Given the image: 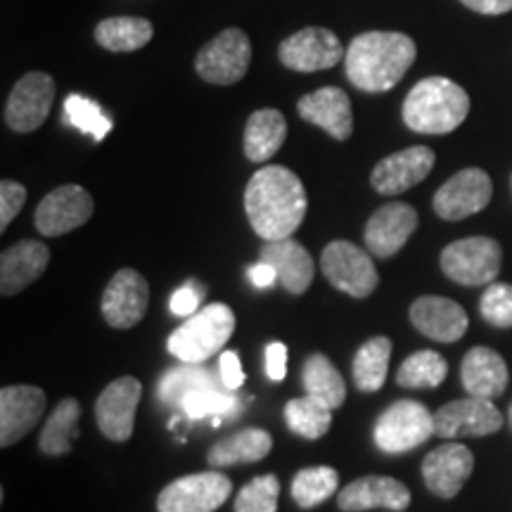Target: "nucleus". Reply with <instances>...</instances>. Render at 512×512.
I'll return each instance as SVG.
<instances>
[{
	"label": "nucleus",
	"instance_id": "f257e3e1",
	"mask_svg": "<svg viewBox=\"0 0 512 512\" xmlns=\"http://www.w3.org/2000/svg\"><path fill=\"white\" fill-rule=\"evenodd\" d=\"M306 207V190L302 178L287 166H264L249 178L245 188V211L249 226L261 240L275 242L292 238L302 226Z\"/></svg>",
	"mask_w": 512,
	"mask_h": 512
},
{
	"label": "nucleus",
	"instance_id": "f03ea898",
	"mask_svg": "<svg viewBox=\"0 0 512 512\" xmlns=\"http://www.w3.org/2000/svg\"><path fill=\"white\" fill-rule=\"evenodd\" d=\"M415 41L399 31H366L356 36L344 55L349 81L363 93L392 91L413 67Z\"/></svg>",
	"mask_w": 512,
	"mask_h": 512
},
{
	"label": "nucleus",
	"instance_id": "7ed1b4c3",
	"mask_svg": "<svg viewBox=\"0 0 512 512\" xmlns=\"http://www.w3.org/2000/svg\"><path fill=\"white\" fill-rule=\"evenodd\" d=\"M467 114H470V95L446 76L418 81L403 100V124L427 136H444L456 131Z\"/></svg>",
	"mask_w": 512,
	"mask_h": 512
},
{
	"label": "nucleus",
	"instance_id": "20e7f679",
	"mask_svg": "<svg viewBox=\"0 0 512 512\" xmlns=\"http://www.w3.org/2000/svg\"><path fill=\"white\" fill-rule=\"evenodd\" d=\"M235 330V313L226 304H209L171 332L166 349L181 363H204L226 347Z\"/></svg>",
	"mask_w": 512,
	"mask_h": 512
},
{
	"label": "nucleus",
	"instance_id": "39448f33",
	"mask_svg": "<svg viewBox=\"0 0 512 512\" xmlns=\"http://www.w3.org/2000/svg\"><path fill=\"white\" fill-rule=\"evenodd\" d=\"M434 437V415L420 401L401 399L392 403L375 422V446L389 456L413 451Z\"/></svg>",
	"mask_w": 512,
	"mask_h": 512
},
{
	"label": "nucleus",
	"instance_id": "423d86ee",
	"mask_svg": "<svg viewBox=\"0 0 512 512\" xmlns=\"http://www.w3.org/2000/svg\"><path fill=\"white\" fill-rule=\"evenodd\" d=\"M503 249L494 238L456 240L441 252V271L453 283L465 287L491 285L501 273Z\"/></svg>",
	"mask_w": 512,
	"mask_h": 512
},
{
	"label": "nucleus",
	"instance_id": "0eeeda50",
	"mask_svg": "<svg viewBox=\"0 0 512 512\" xmlns=\"http://www.w3.org/2000/svg\"><path fill=\"white\" fill-rule=\"evenodd\" d=\"M320 268L328 283L354 299H366L380 285V275L366 249L354 242L335 240L320 254Z\"/></svg>",
	"mask_w": 512,
	"mask_h": 512
},
{
	"label": "nucleus",
	"instance_id": "6e6552de",
	"mask_svg": "<svg viewBox=\"0 0 512 512\" xmlns=\"http://www.w3.org/2000/svg\"><path fill=\"white\" fill-rule=\"evenodd\" d=\"M252 62V43L242 29H226L214 36L195 57L200 79L214 86H233L245 79Z\"/></svg>",
	"mask_w": 512,
	"mask_h": 512
},
{
	"label": "nucleus",
	"instance_id": "1a4fd4ad",
	"mask_svg": "<svg viewBox=\"0 0 512 512\" xmlns=\"http://www.w3.org/2000/svg\"><path fill=\"white\" fill-rule=\"evenodd\" d=\"M233 494V482L226 475L195 472L171 482L157 498L159 512H214Z\"/></svg>",
	"mask_w": 512,
	"mask_h": 512
},
{
	"label": "nucleus",
	"instance_id": "9d476101",
	"mask_svg": "<svg viewBox=\"0 0 512 512\" xmlns=\"http://www.w3.org/2000/svg\"><path fill=\"white\" fill-rule=\"evenodd\" d=\"M55 102V81L50 74L29 72L15 83L5 102V124L17 133H31L43 126Z\"/></svg>",
	"mask_w": 512,
	"mask_h": 512
},
{
	"label": "nucleus",
	"instance_id": "9b49d317",
	"mask_svg": "<svg viewBox=\"0 0 512 512\" xmlns=\"http://www.w3.org/2000/svg\"><path fill=\"white\" fill-rule=\"evenodd\" d=\"M344 55H347V50L339 43L337 34L320 27H306L297 31V34L287 36L278 48L280 62L292 72L302 74L332 69L337 62L344 60Z\"/></svg>",
	"mask_w": 512,
	"mask_h": 512
},
{
	"label": "nucleus",
	"instance_id": "f8f14e48",
	"mask_svg": "<svg viewBox=\"0 0 512 512\" xmlns=\"http://www.w3.org/2000/svg\"><path fill=\"white\" fill-rule=\"evenodd\" d=\"M491 195H494V183L489 174L477 166H470L441 185L434 195L432 207L439 219L463 221L467 216L479 214L491 202Z\"/></svg>",
	"mask_w": 512,
	"mask_h": 512
},
{
	"label": "nucleus",
	"instance_id": "ddd939ff",
	"mask_svg": "<svg viewBox=\"0 0 512 512\" xmlns=\"http://www.w3.org/2000/svg\"><path fill=\"white\" fill-rule=\"evenodd\" d=\"M95 204L91 192L81 185H60L43 197L36 207L34 223L38 233L46 238L67 235L81 228L93 216Z\"/></svg>",
	"mask_w": 512,
	"mask_h": 512
},
{
	"label": "nucleus",
	"instance_id": "4468645a",
	"mask_svg": "<svg viewBox=\"0 0 512 512\" xmlns=\"http://www.w3.org/2000/svg\"><path fill=\"white\" fill-rule=\"evenodd\" d=\"M503 427V413L489 399H458L434 413V434L444 439L489 437Z\"/></svg>",
	"mask_w": 512,
	"mask_h": 512
},
{
	"label": "nucleus",
	"instance_id": "2eb2a0df",
	"mask_svg": "<svg viewBox=\"0 0 512 512\" xmlns=\"http://www.w3.org/2000/svg\"><path fill=\"white\" fill-rule=\"evenodd\" d=\"M143 384L136 377L126 375L107 384L95 403V420L100 432L112 441H128L136 427V411Z\"/></svg>",
	"mask_w": 512,
	"mask_h": 512
},
{
	"label": "nucleus",
	"instance_id": "dca6fc26",
	"mask_svg": "<svg viewBox=\"0 0 512 512\" xmlns=\"http://www.w3.org/2000/svg\"><path fill=\"white\" fill-rule=\"evenodd\" d=\"M150 304V285L133 268H121L112 275L102 294V316L117 330H128L145 318Z\"/></svg>",
	"mask_w": 512,
	"mask_h": 512
},
{
	"label": "nucleus",
	"instance_id": "f3484780",
	"mask_svg": "<svg viewBox=\"0 0 512 512\" xmlns=\"http://www.w3.org/2000/svg\"><path fill=\"white\" fill-rule=\"evenodd\" d=\"M434 162H437V157L427 145L406 147V150L394 152V155L377 162L373 174H370V183L380 195H401V192L425 181L432 174Z\"/></svg>",
	"mask_w": 512,
	"mask_h": 512
},
{
	"label": "nucleus",
	"instance_id": "a211bd4d",
	"mask_svg": "<svg viewBox=\"0 0 512 512\" xmlns=\"http://www.w3.org/2000/svg\"><path fill=\"white\" fill-rule=\"evenodd\" d=\"M46 411V392L31 384H12L0 392V446L10 448L38 425Z\"/></svg>",
	"mask_w": 512,
	"mask_h": 512
},
{
	"label": "nucleus",
	"instance_id": "6ab92c4d",
	"mask_svg": "<svg viewBox=\"0 0 512 512\" xmlns=\"http://www.w3.org/2000/svg\"><path fill=\"white\" fill-rule=\"evenodd\" d=\"M475 470V456L472 451L456 441L434 448V451L422 460V479L425 486L439 498H456L467 479Z\"/></svg>",
	"mask_w": 512,
	"mask_h": 512
},
{
	"label": "nucleus",
	"instance_id": "aec40b11",
	"mask_svg": "<svg viewBox=\"0 0 512 512\" xmlns=\"http://www.w3.org/2000/svg\"><path fill=\"white\" fill-rule=\"evenodd\" d=\"M418 211L406 202L384 204L370 216L366 226V247L377 259H389L411 240L418 230Z\"/></svg>",
	"mask_w": 512,
	"mask_h": 512
},
{
	"label": "nucleus",
	"instance_id": "412c9836",
	"mask_svg": "<svg viewBox=\"0 0 512 512\" xmlns=\"http://www.w3.org/2000/svg\"><path fill=\"white\" fill-rule=\"evenodd\" d=\"M337 505L342 512H363L373 508L403 512L411 505V491L399 479L368 475L339 491Z\"/></svg>",
	"mask_w": 512,
	"mask_h": 512
},
{
	"label": "nucleus",
	"instance_id": "4be33fe9",
	"mask_svg": "<svg viewBox=\"0 0 512 512\" xmlns=\"http://www.w3.org/2000/svg\"><path fill=\"white\" fill-rule=\"evenodd\" d=\"M299 117L309 124L323 128L335 140H349L354 133V112L351 100L342 88L325 86L297 102Z\"/></svg>",
	"mask_w": 512,
	"mask_h": 512
},
{
	"label": "nucleus",
	"instance_id": "5701e85b",
	"mask_svg": "<svg viewBox=\"0 0 512 512\" xmlns=\"http://www.w3.org/2000/svg\"><path fill=\"white\" fill-rule=\"evenodd\" d=\"M411 323L415 330L434 342L453 344L470 328L463 306L446 297H420L411 306Z\"/></svg>",
	"mask_w": 512,
	"mask_h": 512
},
{
	"label": "nucleus",
	"instance_id": "b1692460",
	"mask_svg": "<svg viewBox=\"0 0 512 512\" xmlns=\"http://www.w3.org/2000/svg\"><path fill=\"white\" fill-rule=\"evenodd\" d=\"M50 261L48 245L38 240H22L0 256V292L3 297L19 294L46 273Z\"/></svg>",
	"mask_w": 512,
	"mask_h": 512
},
{
	"label": "nucleus",
	"instance_id": "393cba45",
	"mask_svg": "<svg viewBox=\"0 0 512 512\" xmlns=\"http://www.w3.org/2000/svg\"><path fill=\"white\" fill-rule=\"evenodd\" d=\"M261 261H266V264L275 268L278 283L290 294H304L313 283L316 266H313L311 254L306 252L302 242H297L294 238L266 242L261 247Z\"/></svg>",
	"mask_w": 512,
	"mask_h": 512
},
{
	"label": "nucleus",
	"instance_id": "a878e982",
	"mask_svg": "<svg viewBox=\"0 0 512 512\" xmlns=\"http://www.w3.org/2000/svg\"><path fill=\"white\" fill-rule=\"evenodd\" d=\"M460 377L467 394L491 401L508 389L510 373L501 354L489 347H475L465 354Z\"/></svg>",
	"mask_w": 512,
	"mask_h": 512
},
{
	"label": "nucleus",
	"instance_id": "bb28decb",
	"mask_svg": "<svg viewBox=\"0 0 512 512\" xmlns=\"http://www.w3.org/2000/svg\"><path fill=\"white\" fill-rule=\"evenodd\" d=\"M273 448V439L266 430L259 427H247L230 437L221 439L219 444H214L207 453V463L214 470L230 465H247V463H259L264 460Z\"/></svg>",
	"mask_w": 512,
	"mask_h": 512
},
{
	"label": "nucleus",
	"instance_id": "cd10ccee",
	"mask_svg": "<svg viewBox=\"0 0 512 512\" xmlns=\"http://www.w3.org/2000/svg\"><path fill=\"white\" fill-rule=\"evenodd\" d=\"M285 138H287V121L283 117V112L266 107V110L254 112L252 117H249L242 145H245V155L249 162L261 164V162H268V159L283 147Z\"/></svg>",
	"mask_w": 512,
	"mask_h": 512
},
{
	"label": "nucleus",
	"instance_id": "c85d7f7f",
	"mask_svg": "<svg viewBox=\"0 0 512 512\" xmlns=\"http://www.w3.org/2000/svg\"><path fill=\"white\" fill-rule=\"evenodd\" d=\"M155 36V27L143 17H110L95 27V41L110 53H133L145 48Z\"/></svg>",
	"mask_w": 512,
	"mask_h": 512
},
{
	"label": "nucleus",
	"instance_id": "c756f323",
	"mask_svg": "<svg viewBox=\"0 0 512 512\" xmlns=\"http://www.w3.org/2000/svg\"><path fill=\"white\" fill-rule=\"evenodd\" d=\"M302 382L306 394L318 399L325 406L339 408L347 399V384H344V377L339 375V370L332 366V361L323 354H313L306 358L304 370H302Z\"/></svg>",
	"mask_w": 512,
	"mask_h": 512
},
{
	"label": "nucleus",
	"instance_id": "7c9ffc66",
	"mask_svg": "<svg viewBox=\"0 0 512 512\" xmlns=\"http://www.w3.org/2000/svg\"><path fill=\"white\" fill-rule=\"evenodd\" d=\"M81 418V403L76 399H64L55 406V411L48 415L46 425H43L41 439H38V448H41L46 456H64V453L72 451L74 439L79 437V425Z\"/></svg>",
	"mask_w": 512,
	"mask_h": 512
},
{
	"label": "nucleus",
	"instance_id": "2f4dec72",
	"mask_svg": "<svg viewBox=\"0 0 512 512\" xmlns=\"http://www.w3.org/2000/svg\"><path fill=\"white\" fill-rule=\"evenodd\" d=\"M223 387L221 377H216L202 363H181V366L169 368L159 380V399L169 406H181V401L192 392L200 389Z\"/></svg>",
	"mask_w": 512,
	"mask_h": 512
},
{
	"label": "nucleus",
	"instance_id": "473e14b6",
	"mask_svg": "<svg viewBox=\"0 0 512 512\" xmlns=\"http://www.w3.org/2000/svg\"><path fill=\"white\" fill-rule=\"evenodd\" d=\"M389 358H392V339L373 337L356 351L354 384L361 392H377L387 380Z\"/></svg>",
	"mask_w": 512,
	"mask_h": 512
},
{
	"label": "nucleus",
	"instance_id": "72a5a7b5",
	"mask_svg": "<svg viewBox=\"0 0 512 512\" xmlns=\"http://www.w3.org/2000/svg\"><path fill=\"white\" fill-rule=\"evenodd\" d=\"M448 375L446 358L437 351L422 349L415 351L401 363L399 373H396V384L406 389H432L439 387Z\"/></svg>",
	"mask_w": 512,
	"mask_h": 512
},
{
	"label": "nucleus",
	"instance_id": "f704fd0d",
	"mask_svg": "<svg viewBox=\"0 0 512 512\" xmlns=\"http://www.w3.org/2000/svg\"><path fill=\"white\" fill-rule=\"evenodd\" d=\"M337 486L339 477L335 467H304L292 479V498L299 508L309 510L323 501H328L332 494H337Z\"/></svg>",
	"mask_w": 512,
	"mask_h": 512
},
{
	"label": "nucleus",
	"instance_id": "c9c22d12",
	"mask_svg": "<svg viewBox=\"0 0 512 512\" xmlns=\"http://www.w3.org/2000/svg\"><path fill=\"white\" fill-rule=\"evenodd\" d=\"M285 420L287 427L299 437L320 439L332 425V408L306 394L302 399H292L287 403Z\"/></svg>",
	"mask_w": 512,
	"mask_h": 512
},
{
	"label": "nucleus",
	"instance_id": "e433bc0d",
	"mask_svg": "<svg viewBox=\"0 0 512 512\" xmlns=\"http://www.w3.org/2000/svg\"><path fill=\"white\" fill-rule=\"evenodd\" d=\"M64 121L69 126L79 128L81 133L93 136L95 143L107 138V133L112 131V121L105 117L102 107L91 98H83V95H69L64 100Z\"/></svg>",
	"mask_w": 512,
	"mask_h": 512
},
{
	"label": "nucleus",
	"instance_id": "4c0bfd02",
	"mask_svg": "<svg viewBox=\"0 0 512 512\" xmlns=\"http://www.w3.org/2000/svg\"><path fill=\"white\" fill-rule=\"evenodd\" d=\"M181 411L185 418L202 420L207 415H216V418H226V415H235L240 411V401L228 392L226 387L214 389H200L192 392L181 401Z\"/></svg>",
	"mask_w": 512,
	"mask_h": 512
},
{
	"label": "nucleus",
	"instance_id": "58836bf2",
	"mask_svg": "<svg viewBox=\"0 0 512 512\" xmlns=\"http://www.w3.org/2000/svg\"><path fill=\"white\" fill-rule=\"evenodd\" d=\"M280 482L275 475H261L242 486L235 498V512H278Z\"/></svg>",
	"mask_w": 512,
	"mask_h": 512
},
{
	"label": "nucleus",
	"instance_id": "ea45409f",
	"mask_svg": "<svg viewBox=\"0 0 512 512\" xmlns=\"http://www.w3.org/2000/svg\"><path fill=\"white\" fill-rule=\"evenodd\" d=\"M479 311L494 328H512V285L491 283L486 287Z\"/></svg>",
	"mask_w": 512,
	"mask_h": 512
},
{
	"label": "nucleus",
	"instance_id": "a19ab883",
	"mask_svg": "<svg viewBox=\"0 0 512 512\" xmlns=\"http://www.w3.org/2000/svg\"><path fill=\"white\" fill-rule=\"evenodd\" d=\"M24 202H27V188L22 183H0V230L8 228L10 221H15V216L22 211Z\"/></svg>",
	"mask_w": 512,
	"mask_h": 512
},
{
	"label": "nucleus",
	"instance_id": "79ce46f5",
	"mask_svg": "<svg viewBox=\"0 0 512 512\" xmlns=\"http://www.w3.org/2000/svg\"><path fill=\"white\" fill-rule=\"evenodd\" d=\"M204 299V287L202 283H195V280H190V283H185L183 287H178L174 292V297H171V313L174 316H195L197 311H200V304Z\"/></svg>",
	"mask_w": 512,
	"mask_h": 512
},
{
	"label": "nucleus",
	"instance_id": "37998d69",
	"mask_svg": "<svg viewBox=\"0 0 512 512\" xmlns=\"http://www.w3.org/2000/svg\"><path fill=\"white\" fill-rule=\"evenodd\" d=\"M219 377L223 382V387L228 392H238V389L245 384V373H242V363L240 356L235 351H223L219 358Z\"/></svg>",
	"mask_w": 512,
	"mask_h": 512
},
{
	"label": "nucleus",
	"instance_id": "c03bdc74",
	"mask_svg": "<svg viewBox=\"0 0 512 512\" xmlns=\"http://www.w3.org/2000/svg\"><path fill=\"white\" fill-rule=\"evenodd\" d=\"M266 375L271 382H283L287 375V347L283 342H271L266 347Z\"/></svg>",
	"mask_w": 512,
	"mask_h": 512
},
{
	"label": "nucleus",
	"instance_id": "a18cd8bd",
	"mask_svg": "<svg viewBox=\"0 0 512 512\" xmlns=\"http://www.w3.org/2000/svg\"><path fill=\"white\" fill-rule=\"evenodd\" d=\"M460 3L479 15H505L512 10V0H460Z\"/></svg>",
	"mask_w": 512,
	"mask_h": 512
},
{
	"label": "nucleus",
	"instance_id": "49530a36",
	"mask_svg": "<svg viewBox=\"0 0 512 512\" xmlns=\"http://www.w3.org/2000/svg\"><path fill=\"white\" fill-rule=\"evenodd\" d=\"M247 273H249V280H252V285L259 287V290H264V287H271L275 280H278V273H275V268L271 264H266V261H259V264H254Z\"/></svg>",
	"mask_w": 512,
	"mask_h": 512
},
{
	"label": "nucleus",
	"instance_id": "de8ad7c7",
	"mask_svg": "<svg viewBox=\"0 0 512 512\" xmlns=\"http://www.w3.org/2000/svg\"><path fill=\"white\" fill-rule=\"evenodd\" d=\"M508 422H510V427H512V406H510V415H508Z\"/></svg>",
	"mask_w": 512,
	"mask_h": 512
}]
</instances>
